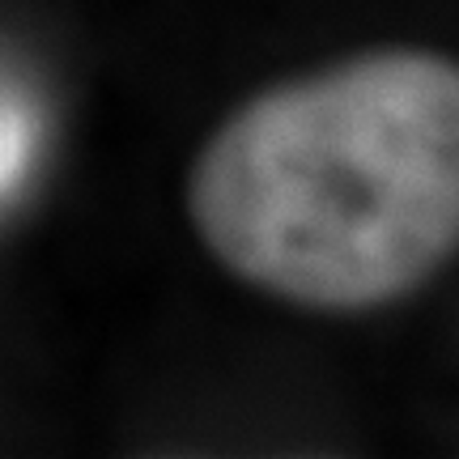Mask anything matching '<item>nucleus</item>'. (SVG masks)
<instances>
[{"instance_id":"2","label":"nucleus","mask_w":459,"mask_h":459,"mask_svg":"<svg viewBox=\"0 0 459 459\" xmlns=\"http://www.w3.org/2000/svg\"><path fill=\"white\" fill-rule=\"evenodd\" d=\"M34 149V119L17 99L0 94V200L9 196L22 179Z\"/></svg>"},{"instance_id":"1","label":"nucleus","mask_w":459,"mask_h":459,"mask_svg":"<svg viewBox=\"0 0 459 459\" xmlns=\"http://www.w3.org/2000/svg\"><path fill=\"white\" fill-rule=\"evenodd\" d=\"M192 217L268 294L400 298L459 247V68L375 56L251 102L204 149Z\"/></svg>"}]
</instances>
